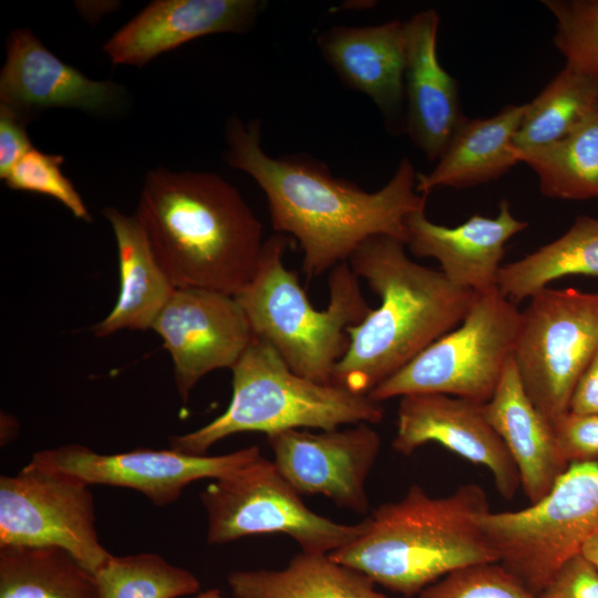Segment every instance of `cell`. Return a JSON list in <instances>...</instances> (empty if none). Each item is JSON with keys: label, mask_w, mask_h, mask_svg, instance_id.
Segmentation results:
<instances>
[{"label": "cell", "mask_w": 598, "mask_h": 598, "mask_svg": "<svg viewBox=\"0 0 598 598\" xmlns=\"http://www.w3.org/2000/svg\"><path fill=\"white\" fill-rule=\"evenodd\" d=\"M117 246L120 290L112 311L92 331L103 338L116 331L151 329L176 287L156 259L135 217L114 207L103 209Z\"/></svg>", "instance_id": "23"}, {"label": "cell", "mask_w": 598, "mask_h": 598, "mask_svg": "<svg viewBox=\"0 0 598 598\" xmlns=\"http://www.w3.org/2000/svg\"><path fill=\"white\" fill-rule=\"evenodd\" d=\"M580 554L598 568V532L585 543Z\"/></svg>", "instance_id": "37"}, {"label": "cell", "mask_w": 598, "mask_h": 598, "mask_svg": "<svg viewBox=\"0 0 598 598\" xmlns=\"http://www.w3.org/2000/svg\"><path fill=\"white\" fill-rule=\"evenodd\" d=\"M317 43L346 85L371 97L386 118L398 115L404 95L405 22L339 25L323 31Z\"/></svg>", "instance_id": "20"}, {"label": "cell", "mask_w": 598, "mask_h": 598, "mask_svg": "<svg viewBox=\"0 0 598 598\" xmlns=\"http://www.w3.org/2000/svg\"><path fill=\"white\" fill-rule=\"evenodd\" d=\"M25 120L0 104V177L2 179L33 147L25 130Z\"/></svg>", "instance_id": "35"}, {"label": "cell", "mask_w": 598, "mask_h": 598, "mask_svg": "<svg viewBox=\"0 0 598 598\" xmlns=\"http://www.w3.org/2000/svg\"><path fill=\"white\" fill-rule=\"evenodd\" d=\"M559 450L568 464L597 462L598 413H566L553 423Z\"/></svg>", "instance_id": "33"}, {"label": "cell", "mask_w": 598, "mask_h": 598, "mask_svg": "<svg viewBox=\"0 0 598 598\" xmlns=\"http://www.w3.org/2000/svg\"><path fill=\"white\" fill-rule=\"evenodd\" d=\"M416 598H537L498 563L458 568L423 589Z\"/></svg>", "instance_id": "32"}, {"label": "cell", "mask_w": 598, "mask_h": 598, "mask_svg": "<svg viewBox=\"0 0 598 598\" xmlns=\"http://www.w3.org/2000/svg\"><path fill=\"white\" fill-rule=\"evenodd\" d=\"M262 3L256 0H156L104 44L112 63L143 66L198 37L244 32Z\"/></svg>", "instance_id": "17"}, {"label": "cell", "mask_w": 598, "mask_h": 598, "mask_svg": "<svg viewBox=\"0 0 598 598\" xmlns=\"http://www.w3.org/2000/svg\"><path fill=\"white\" fill-rule=\"evenodd\" d=\"M234 598H388L363 573L329 554H296L281 569L236 570L227 576Z\"/></svg>", "instance_id": "24"}, {"label": "cell", "mask_w": 598, "mask_h": 598, "mask_svg": "<svg viewBox=\"0 0 598 598\" xmlns=\"http://www.w3.org/2000/svg\"><path fill=\"white\" fill-rule=\"evenodd\" d=\"M440 16L425 10L405 21L406 132L413 143L435 161L465 118L461 111L458 84L440 64L436 40Z\"/></svg>", "instance_id": "19"}, {"label": "cell", "mask_w": 598, "mask_h": 598, "mask_svg": "<svg viewBox=\"0 0 598 598\" xmlns=\"http://www.w3.org/2000/svg\"><path fill=\"white\" fill-rule=\"evenodd\" d=\"M598 276V219L578 216L556 240L524 258L503 265L497 276L499 291L517 305L559 278Z\"/></svg>", "instance_id": "25"}, {"label": "cell", "mask_w": 598, "mask_h": 598, "mask_svg": "<svg viewBox=\"0 0 598 598\" xmlns=\"http://www.w3.org/2000/svg\"><path fill=\"white\" fill-rule=\"evenodd\" d=\"M522 311L513 360L522 385L553 425L598 348V292L544 288Z\"/></svg>", "instance_id": "10"}, {"label": "cell", "mask_w": 598, "mask_h": 598, "mask_svg": "<svg viewBox=\"0 0 598 598\" xmlns=\"http://www.w3.org/2000/svg\"><path fill=\"white\" fill-rule=\"evenodd\" d=\"M430 442L485 466L501 496L515 497L520 486L519 474L505 443L488 422L484 403L440 393L401 396L393 450L411 455Z\"/></svg>", "instance_id": "15"}, {"label": "cell", "mask_w": 598, "mask_h": 598, "mask_svg": "<svg viewBox=\"0 0 598 598\" xmlns=\"http://www.w3.org/2000/svg\"><path fill=\"white\" fill-rule=\"evenodd\" d=\"M556 21L553 42L566 65L598 80V0H544Z\"/></svg>", "instance_id": "30"}, {"label": "cell", "mask_w": 598, "mask_h": 598, "mask_svg": "<svg viewBox=\"0 0 598 598\" xmlns=\"http://www.w3.org/2000/svg\"><path fill=\"white\" fill-rule=\"evenodd\" d=\"M537 598H598V568L578 554L563 565Z\"/></svg>", "instance_id": "34"}, {"label": "cell", "mask_w": 598, "mask_h": 598, "mask_svg": "<svg viewBox=\"0 0 598 598\" xmlns=\"http://www.w3.org/2000/svg\"><path fill=\"white\" fill-rule=\"evenodd\" d=\"M488 497L477 484L433 497L420 485L375 508L363 532L330 557L406 598L447 574L474 564L498 563L481 526Z\"/></svg>", "instance_id": "4"}, {"label": "cell", "mask_w": 598, "mask_h": 598, "mask_svg": "<svg viewBox=\"0 0 598 598\" xmlns=\"http://www.w3.org/2000/svg\"><path fill=\"white\" fill-rule=\"evenodd\" d=\"M527 103L507 105L486 118H464L437 165L416 174L417 193L427 196L439 187L466 188L498 179L519 163L514 137Z\"/></svg>", "instance_id": "22"}, {"label": "cell", "mask_w": 598, "mask_h": 598, "mask_svg": "<svg viewBox=\"0 0 598 598\" xmlns=\"http://www.w3.org/2000/svg\"><path fill=\"white\" fill-rule=\"evenodd\" d=\"M194 598H225V597L221 595L219 589H208L206 591L199 592Z\"/></svg>", "instance_id": "38"}, {"label": "cell", "mask_w": 598, "mask_h": 598, "mask_svg": "<svg viewBox=\"0 0 598 598\" xmlns=\"http://www.w3.org/2000/svg\"><path fill=\"white\" fill-rule=\"evenodd\" d=\"M485 415L505 443L530 504L545 497L569 464L564 458L553 425L526 394L513 357L508 360Z\"/></svg>", "instance_id": "21"}, {"label": "cell", "mask_w": 598, "mask_h": 598, "mask_svg": "<svg viewBox=\"0 0 598 598\" xmlns=\"http://www.w3.org/2000/svg\"><path fill=\"white\" fill-rule=\"evenodd\" d=\"M515 155L534 171L544 196L598 198V106L563 140L542 148L515 151Z\"/></svg>", "instance_id": "26"}, {"label": "cell", "mask_w": 598, "mask_h": 598, "mask_svg": "<svg viewBox=\"0 0 598 598\" xmlns=\"http://www.w3.org/2000/svg\"><path fill=\"white\" fill-rule=\"evenodd\" d=\"M260 455L258 446L223 455H192L171 447L101 454L84 445L68 444L35 452L29 464L69 474L90 486L131 488L163 507L176 502L188 484L220 478Z\"/></svg>", "instance_id": "12"}, {"label": "cell", "mask_w": 598, "mask_h": 598, "mask_svg": "<svg viewBox=\"0 0 598 598\" xmlns=\"http://www.w3.org/2000/svg\"><path fill=\"white\" fill-rule=\"evenodd\" d=\"M520 324L522 311L498 287L475 292L458 328L435 340L368 396L381 402L440 393L486 403L513 357Z\"/></svg>", "instance_id": "7"}, {"label": "cell", "mask_w": 598, "mask_h": 598, "mask_svg": "<svg viewBox=\"0 0 598 598\" xmlns=\"http://www.w3.org/2000/svg\"><path fill=\"white\" fill-rule=\"evenodd\" d=\"M405 226V246L414 256L436 259L451 283L477 293L497 287L505 245L528 224L514 217L502 199L495 217L473 215L446 227L431 221L423 210L408 216Z\"/></svg>", "instance_id": "18"}, {"label": "cell", "mask_w": 598, "mask_h": 598, "mask_svg": "<svg viewBox=\"0 0 598 598\" xmlns=\"http://www.w3.org/2000/svg\"><path fill=\"white\" fill-rule=\"evenodd\" d=\"M208 544L258 534H285L305 553L331 554L354 540L364 522L341 524L309 509L262 455L210 482L199 494Z\"/></svg>", "instance_id": "9"}, {"label": "cell", "mask_w": 598, "mask_h": 598, "mask_svg": "<svg viewBox=\"0 0 598 598\" xmlns=\"http://www.w3.org/2000/svg\"><path fill=\"white\" fill-rule=\"evenodd\" d=\"M231 371L233 394L226 411L195 431L171 436V448L206 455L213 445L237 433L332 430L343 424H375L383 417L380 402L297 374L257 337Z\"/></svg>", "instance_id": "6"}, {"label": "cell", "mask_w": 598, "mask_h": 598, "mask_svg": "<svg viewBox=\"0 0 598 598\" xmlns=\"http://www.w3.org/2000/svg\"><path fill=\"white\" fill-rule=\"evenodd\" d=\"M90 485L27 464L0 477V547H58L93 575L111 556L96 532Z\"/></svg>", "instance_id": "11"}, {"label": "cell", "mask_w": 598, "mask_h": 598, "mask_svg": "<svg viewBox=\"0 0 598 598\" xmlns=\"http://www.w3.org/2000/svg\"><path fill=\"white\" fill-rule=\"evenodd\" d=\"M94 577L99 598H178L200 588L193 573L153 553L111 554Z\"/></svg>", "instance_id": "29"}, {"label": "cell", "mask_w": 598, "mask_h": 598, "mask_svg": "<svg viewBox=\"0 0 598 598\" xmlns=\"http://www.w3.org/2000/svg\"><path fill=\"white\" fill-rule=\"evenodd\" d=\"M267 441L277 470L299 495H321L354 513L369 512L365 482L381 450L369 423L318 432L291 429Z\"/></svg>", "instance_id": "14"}, {"label": "cell", "mask_w": 598, "mask_h": 598, "mask_svg": "<svg viewBox=\"0 0 598 598\" xmlns=\"http://www.w3.org/2000/svg\"><path fill=\"white\" fill-rule=\"evenodd\" d=\"M481 526L498 564L537 597L598 532V462L570 464L540 501L489 511Z\"/></svg>", "instance_id": "8"}, {"label": "cell", "mask_w": 598, "mask_h": 598, "mask_svg": "<svg viewBox=\"0 0 598 598\" xmlns=\"http://www.w3.org/2000/svg\"><path fill=\"white\" fill-rule=\"evenodd\" d=\"M121 97V86L86 78L54 55L30 30L17 29L8 38L0 104L22 117L51 107L104 112Z\"/></svg>", "instance_id": "16"}, {"label": "cell", "mask_w": 598, "mask_h": 598, "mask_svg": "<svg viewBox=\"0 0 598 598\" xmlns=\"http://www.w3.org/2000/svg\"><path fill=\"white\" fill-rule=\"evenodd\" d=\"M569 412L579 415L598 413V348L574 389Z\"/></svg>", "instance_id": "36"}, {"label": "cell", "mask_w": 598, "mask_h": 598, "mask_svg": "<svg viewBox=\"0 0 598 598\" xmlns=\"http://www.w3.org/2000/svg\"><path fill=\"white\" fill-rule=\"evenodd\" d=\"M405 245L378 235L363 241L348 264L381 300L348 328L349 348L331 383L368 395L464 319L475 292L451 283L441 270L413 261Z\"/></svg>", "instance_id": "3"}, {"label": "cell", "mask_w": 598, "mask_h": 598, "mask_svg": "<svg viewBox=\"0 0 598 598\" xmlns=\"http://www.w3.org/2000/svg\"><path fill=\"white\" fill-rule=\"evenodd\" d=\"M289 238L276 234L264 243L255 272L235 296L254 336L267 341L297 374L332 384L337 364L346 354L348 328L359 324L372 308L348 261L329 274V303L316 309L296 272L286 268Z\"/></svg>", "instance_id": "5"}, {"label": "cell", "mask_w": 598, "mask_h": 598, "mask_svg": "<svg viewBox=\"0 0 598 598\" xmlns=\"http://www.w3.org/2000/svg\"><path fill=\"white\" fill-rule=\"evenodd\" d=\"M226 141V163L260 186L272 228L298 240L309 277L348 261L370 237L385 235L405 245L408 216L425 210L426 196L416 190L417 173L408 157L382 188L370 193L309 157L269 156L260 146L258 121L228 120Z\"/></svg>", "instance_id": "1"}, {"label": "cell", "mask_w": 598, "mask_h": 598, "mask_svg": "<svg viewBox=\"0 0 598 598\" xmlns=\"http://www.w3.org/2000/svg\"><path fill=\"white\" fill-rule=\"evenodd\" d=\"M151 329L171 354L184 402L207 373L233 369L255 338L235 296L194 287L176 288Z\"/></svg>", "instance_id": "13"}, {"label": "cell", "mask_w": 598, "mask_h": 598, "mask_svg": "<svg viewBox=\"0 0 598 598\" xmlns=\"http://www.w3.org/2000/svg\"><path fill=\"white\" fill-rule=\"evenodd\" d=\"M63 161L62 155L47 154L32 147L3 179L11 189L53 197L63 204L74 217L91 221L82 197L61 171Z\"/></svg>", "instance_id": "31"}, {"label": "cell", "mask_w": 598, "mask_h": 598, "mask_svg": "<svg viewBox=\"0 0 598 598\" xmlns=\"http://www.w3.org/2000/svg\"><path fill=\"white\" fill-rule=\"evenodd\" d=\"M135 217L176 288L231 296L250 281L262 225L240 193L208 172H148Z\"/></svg>", "instance_id": "2"}, {"label": "cell", "mask_w": 598, "mask_h": 598, "mask_svg": "<svg viewBox=\"0 0 598 598\" xmlns=\"http://www.w3.org/2000/svg\"><path fill=\"white\" fill-rule=\"evenodd\" d=\"M0 598H99L94 575L58 547H0Z\"/></svg>", "instance_id": "27"}, {"label": "cell", "mask_w": 598, "mask_h": 598, "mask_svg": "<svg viewBox=\"0 0 598 598\" xmlns=\"http://www.w3.org/2000/svg\"><path fill=\"white\" fill-rule=\"evenodd\" d=\"M596 106L598 80L568 65L527 103L515 151L549 146L568 135Z\"/></svg>", "instance_id": "28"}]
</instances>
